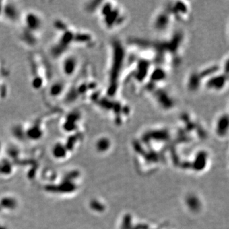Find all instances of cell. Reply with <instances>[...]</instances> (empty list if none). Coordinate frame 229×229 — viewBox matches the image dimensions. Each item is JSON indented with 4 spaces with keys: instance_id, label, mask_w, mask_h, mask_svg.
<instances>
[{
    "instance_id": "10",
    "label": "cell",
    "mask_w": 229,
    "mask_h": 229,
    "mask_svg": "<svg viewBox=\"0 0 229 229\" xmlns=\"http://www.w3.org/2000/svg\"><path fill=\"white\" fill-rule=\"evenodd\" d=\"M2 15L7 20L11 22H16L19 17V10L16 5L10 3L8 4L3 5Z\"/></svg>"
},
{
    "instance_id": "12",
    "label": "cell",
    "mask_w": 229,
    "mask_h": 229,
    "mask_svg": "<svg viewBox=\"0 0 229 229\" xmlns=\"http://www.w3.org/2000/svg\"><path fill=\"white\" fill-rule=\"evenodd\" d=\"M63 88V84L57 81L54 84H53L52 87L50 88V94L52 96H57L62 93Z\"/></svg>"
},
{
    "instance_id": "3",
    "label": "cell",
    "mask_w": 229,
    "mask_h": 229,
    "mask_svg": "<svg viewBox=\"0 0 229 229\" xmlns=\"http://www.w3.org/2000/svg\"><path fill=\"white\" fill-rule=\"evenodd\" d=\"M100 95L99 109L114 124L124 125L133 117V107L120 94L109 95L104 91Z\"/></svg>"
},
{
    "instance_id": "15",
    "label": "cell",
    "mask_w": 229,
    "mask_h": 229,
    "mask_svg": "<svg viewBox=\"0 0 229 229\" xmlns=\"http://www.w3.org/2000/svg\"><path fill=\"white\" fill-rule=\"evenodd\" d=\"M3 204L6 207H12L15 205V201L12 199H5V201H3Z\"/></svg>"
},
{
    "instance_id": "2",
    "label": "cell",
    "mask_w": 229,
    "mask_h": 229,
    "mask_svg": "<svg viewBox=\"0 0 229 229\" xmlns=\"http://www.w3.org/2000/svg\"><path fill=\"white\" fill-rule=\"evenodd\" d=\"M96 8L99 22L107 31L111 33L117 32L127 24V10L119 1H99V5Z\"/></svg>"
},
{
    "instance_id": "5",
    "label": "cell",
    "mask_w": 229,
    "mask_h": 229,
    "mask_svg": "<svg viewBox=\"0 0 229 229\" xmlns=\"http://www.w3.org/2000/svg\"><path fill=\"white\" fill-rule=\"evenodd\" d=\"M220 66V63H213L193 69L188 73L185 79V89L192 94L199 92L201 89H203L205 82L209 76L218 70Z\"/></svg>"
},
{
    "instance_id": "17",
    "label": "cell",
    "mask_w": 229,
    "mask_h": 229,
    "mask_svg": "<svg viewBox=\"0 0 229 229\" xmlns=\"http://www.w3.org/2000/svg\"><path fill=\"white\" fill-rule=\"evenodd\" d=\"M0 149H1V143H0Z\"/></svg>"
},
{
    "instance_id": "13",
    "label": "cell",
    "mask_w": 229,
    "mask_h": 229,
    "mask_svg": "<svg viewBox=\"0 0 229 229\" xmlns=\"http://www.w3.org/2000/svg\"><path fill=\"white\" fill-rule=\"evenodd\" d=\"M53 152L55 157L57 158L64 157L66 155V148L61 144H57L54 146Z\"/></svg>"
},
{
    "instance_id": "8",
    "label": "cell",
    "mask_w": 229,
    "mask_h": 229,
    "mask_svg": "<svg viewBox=\"0 0 229 229\" xmlns=\"http://www.w3.org/2000/svg\"><path fill=\"white\" fill-rule=\"evenodd\" d=\"M24 24L30 33L40 31L43 26V21L39 15L34 12H29L24 17Z\"/></svg>"
},
{
    "instance_id": "11",
    "label": "cell",
    "mask_w": 229,
    "mask_h": 229,
    "mask_svg": "<svg viewBox=\"0 0 229 229\" xmlns=\"http://www.w3.org/2000/svg\"><path fill=\"white\" fill-rule=\"evenodd\" d=\"M111 141L108 137H101L97 141L96 147L99 152H104L110 147Z\"/></svg>"
},
{
    "instance_id": "9",
    "label": "cell",
    "mask_w": 229,
    "mask_h": 229,
    "mask_svg": "<svg viewBox=\"0 0 229 229\" xmlns=\"http://www.w3.org/2000/svg\"><path fill=\"white\" fill-rule=\"evenodd\" d=\"M78 62L74 55H69L64 59L62 64V70L64 74L67 76H72L76 71Z\"/></svg>"
},
{
    "instance_id": "6",
    "label": "cell",
    "mask_w": 229,
    "mask_h": 229,
    "mask_svg": "<svg viewBox=\"0 0 229 229\" xmlns=\"http://www.w3.org/2000/svg\"><path fill=\"white\" fill-rule=\"evenodd\" d=\"M175 24L189 22L192 15V8L187 1H170L164 3Z\"/></svg>"
},
{
    "instance_id": "1",
    "label": "cell",
    "mask_w": 229,
    "mask_h": 229,
    "mask_svg": "<svg viewBox=\"0 0 229 229\" xmlns=\"http://www.w3.org/2000/svg\"><path fill=\"white\" fill-rule=\"evenodd\" d=\"M128 57L127 44L119 39L111 40L106 71V87L104 90L108 94H120L121 80Z\"/></svg>"
},
{
    "instance_id": "14",
    "label": "cell",
    "mask_w": 229,
    "mask_h": 229,
    "mask_svg": "<svg viewBox=\"0 0 229 229\" xmlns=\"http://www.w3.org/2000/svg\"><path fill=\"white\" fill-rule=\"evenodd\" d=\"M28 135L30 137V138L37 139L42 135V131L40 130L39 127L33 126L28 131Z\"/></svg>"
},
{
    "instance_id": "7",
    "label": "cell",
    "mask_w": 229,
    "mask_h": 229,
    "mask_svg": "<svg viewBox=\"0 0 229 229\" xmlns=\"http://www.w3.org/2000/svg\"><path fill=\"white\" fill-rule=\"evenodd\" d=\"M228 110L222 111L215 116L213 121V129L218 137H224L228 134Z\"/></svg>"
},
{
    "instance_id": "16",
    "label": "cell",
    "mask_w": 229,
    "mask_h": 229,
    "mask_svg": "<svg viewBox=\"0 0 229 229\" xmlns=\"http://www.w3.org/2000/svg\"><path fill=\"white\" fill-rule=\"evenodd\" d=\"M3 1H0V16L2 15L3 13Z\"/></svg>"
},
{
    "instance_id": "4",
    "label": "cell",
    "mask_w": 229,
    "mask_h": 229,
    "mask_svg": "<svg viewBox=\"0 0 229 229\" xmlns=\"http://www.w3.org/2000/svg\"><path fill=\"white\" fill-rule=\"evenodd\" d=\"M142 94L146 96L158 110L164 112L174 110L177 105L176 98L169 86V82L159 84H147Z\"/></svg>"
}]
</instances>
